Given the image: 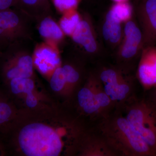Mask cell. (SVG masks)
<instances>
[{
    "instance_id": "1",
    "label": "cell",
    "mask_w": 156,
    "mask_h": 156,
    "mask_svg": "<svg viewBox=\"0 0 156 156\" xmlns=\"http://www.w3.org/2000/svg\"><path fill=\"white\" fill-rule=\"evenodd\" d=\"M41 119L22 125L16 132L14 145L27 156H58L76 151L83 132L74 122Z\"/></svg>"
},
{
    "instance_id": "2",
    "label": "cell",
    "mask_w": 156,
    "mask_h": 156,
    "mask_svg": "<svg viewBox=\"0 0 156 156\" xmlns=\"http://www.w3.org/2000/svg\"><path fill=\"white\" fill-rule=\"evenodd\" d=\"M97 129L122 156H156L123 115L115 109L98 120Z\"/></svg>"
},
{
    "instance_id": "3",
    "label": "cell",
    "mask_w": 156,
    "mask_h": 156,
    "mask_svg": "<svg viewBox=\"0 0 156 156\" xmlns=\"http://www.w3.org/2000/svg\"><path fill=\"white\" fill-rule=\"evenodd\" d=\"M122 110L134 131L144 140L156 156V109L146 98L132 95Z\"/></svg>"
},
{
    "instance_id": "4",
    "label": "cell",
    "mask_w": 156,
    "mask_h": 156,
    "mask_svg": "<svg viewBox=\"0 0 156 156\" xmlns=\"http://www.w3.org/2000/svg\"><path fill=\"white\" fill-rule=\"evenodd\" d=\"M24 42L10 45L0 53V75L5 83L14 78L33 77V54Z\"/></svg>"
},
{
    "instance_id": "5",
    "label": "cell",
    "mask_w": 156,
    "mask_h": 156,
    "mask_svg": "<svg viewBox=\"0 0 156 156\" xmlns=\"http://www.w3.org/2000/svg\"><path fill=\"white\" fill-rule=\"evenodd\" d=\"M33 20L19 9L0 11V48L31 39Z\"/></svg>"
},
{
    "instance_id": "6",
    "label": "cell",
    "mask_w": 156,
    "mask_h": 156,
    "mask_svg": "<svg viewBox=\"0 0 156 156\" xmlns=\"http://www.w3.org/2000/svg\"><path fill=\"white\" fill-rule=\"evenodd\" d=\"M96 73L104 89L112 101L115 109L122 110L132 96L134 84L132 78L117 66H105Z\"/></svg>"
},
{
    "instance_id": "7",
    "label": "cell",
    "mask_w": 156,
    "mask_h": 156,
    "mask_svg": "<svg viewBox=\"0 0 156 156\" xmlns=\"http://www.w3.org/2000/svg\"><path fill=\"white\" fill-rule=\"evenodd\" d=\"M143 48L142 31L134 16L125 23L122 39L115 57L117 67L129 73L134 62L139 59Z\"/></svg>"
},
{
    "instance_id": "8",
    "label": "cell",
    "mask_w": 156,
    "mask_h": 156,
    "mask_svg": "<svg viewBox=\"0 0 156 156\" xmlns=\"http://www.w3.org/2000/svg\"><path fill=\"white\" fill-rule=\"evenodd\" d=\"M70 37L80 56L94 58L101 55V44L89 15H82L80 21Z\"/></svg>"
},
{
    "instance_id": "9",
    "label": "cell",
    "mask_w": 156,
    "mask_h": 156,
    "mask_svg": "<svg viewBox=\"0 0 156 156\" xmlns=\"http://www.w3.org/2000/svg\"><path fill=\"white\" fill-rule=\"evenodd\" d=\"M134 17L142 31L144 48L156 45V0H134Z\"/></svg>"
},
{
    "instance_id": "10",
    "label": "cell",
    "mask_w": 156,
    "mask_h": 156,
    "mask_svg": "<svg viewBox=\"0 0 156 156\" xmlns=\"http://www.w3.org/2000/svg\"><path fill=\"white\" fill-rule=\"evenodd\" d=\"M77 151L80 156H119L97 129L95 131H84Z\"/></svg>"
},
{
    "instance_id": "11",
    "label": "cell",
    "mask_w": 156,
    "mask_h": 156,
    "mask_svg": "<svg viewBox=\"0 0 156 156\" xmlns=\"http://www.w3.org/2000/svg\"><path fill=\"white\" fill-rule=\"evenodd\" d=\"M33 58L34 67L42 75L47 76L50 77L62 63L58 48L46 42L36 46Z\"/></svg>"
},
{
    "instance_id": "12",
    "label": "cell",
    "mask_w": 156,
    "mask_h": 156,
    "mask_svg": "<svg viewBox=\"0 0 156 156\" xmlns=\"http://www.w3.org/2000/svg\"><path fill=\"white\" fill-rule=\"evenodd\" d=\"M136 76L144 91H149L156 87V45L143 49Z\"/></svg>"
},
{
    "instance_id": "13",
    "label": "cell",
    "mask_w": 156,
    "mask_h": 156,
    "mask_svg": "<svg viewBox=\"0 0 156 156\" xmlns=\"http://www.w3.org/2000/svg\"><path fill=\"white\" fill-rule=\"evenodd\" d=\"M95 73L89 74L84 86L78 91L77 100L78 106L83 114L99 120L102 115L95 94Z\"/></svg>"
},
{
    "instance_id": "14",
    "label": "cell",
    "mask_w": 156,
    "mask_h": 156,
    "mask_svg": "<svg viewBox=\"0 0 156 156\" xmlns=\"http://www.w3.org/2000/svg\"><path fill=\"white\" fill-rule=\"evenodd\" d=\"M122 25V23L109 9L104 19L101 33L105 44L112 49H117L122 41L123 34Z\"/></svg>"
},
{
    "instance_id": "15",
    "label": "cell",
    "mask_w": 156,
    "mask_h": 156,
    "mask_svg": "<svg viewBox=\"0 0 156 156\" xmlns=\"http://www.w3.org/2000/svg\"><path fill=\"white\" fill-rule=\"evenodd\" d=\"M37 23L39 34L44 42L58 48L64 41L66 36L58 23L55 21L52 16H47Z\"/></svg>"
},
{
    "instance_id": "16",
    "label": "cell",
    "mask_w": 156,
    "mask_h": 156,
    "mask_svg": "<svg viewBox=\"0 0 156 156\" xmlns=\"http://www.w3.org/2000/svg\"><path fill=\"white\" fill-rule=\"evenodd\" d=\"M14 8L25 13L37 23L53 14L49 0H17Z\"/></svg>"
},
{
    "instance_id": "17",
    "label": "cell",
    "mask_w": 156,
    "mask_h": 156,
    "mask_svg": "<svg viewBox=\"0 0 156 156\" xmlns=\"http://www.w3.org/2000/svg\"><path fill=\"white\" fill-rule=\"evenodd\" d=\"M66 78L67 88L66 95H71L80 83L83 73V67L78 62L67 61L62 63Z\"/></svg>"
},
{
    "instance_id": "18",
    "label": "cell",
    "mask_w": 156,
    "mask_h": 156,
    "mask_svg": "<svg viewBox=\"0 0 156 156\" xmlns=\"http://www.w3.org/2000/svg\"><path fill=\"white\" fill-rule=\"evenodd\" d=\"M9 92L17 97H21L34 92V81L32 78H17L10 80L5 83Z\"/></svg>"
},
{
    "instance_id": "19",
    "label": "cell",
    "mask_w": 156,
    "mask_h": 156,
    "mask_svg": "<svg viewBox=\"0 0 156 156\" xmlns=\"http://www.w3.org/2000/svg\"><path fill=\"white\" fill-rule=\"evenodd\" d=\"M82 15L77 9L68 11L63 14L59 22V26L66 36L70 37L80 21Z\"/></svg>"
},
{
    "instance_id": "20",
    "label": "cell",
    "mask_w": 156,
    "mask_h": 156,
    "mask_svg": "<svg viewBox=\"0 0 156 156\" xmlns=\"http://www.w3.org/2000/svg\"><path fill=\"white\" fill-rule=\"evenodd\" d=\"M15 115L14 106L6 98L0 95V129L9 127Z\"/></svg>"
},
{
    "instance_id": "21",
    "label": "cell",
    "mask_w": 156,
    "mask_h": 156,
    "mask_svg": "<svg viewBox=\"0 0 156 156\" xmlns=\"http://www.w3.org/2000/svg\"><path fill=\"white\" fill-rule=\"evenodd\" d=\"M110 9L122 23H125L134 16L133 5L128 2L115 3Z\"/></svg>"
},
{
    "instance_id": "22",
    "label": "cell",
    "mask_w": 156,
    "mask_h": 156,
    "mask_svg": "<svg viewBox=\"0 0 156 156\" xmlns=\"http://www.w3.org/2000/svg\"><path fill=\"white\" fill-rule=\"evenodd\" d=\"M50 88L54 92H63L66 94V78L61 65L56 68L50 76Z\"/></svg>"
},
{
    "instance_id": "23",
    "label": "cell",
    "mask_w": 156,
    "mask_h": 156,
    "mask_svg": "<svg viewBox=\"0 0 156 156\" xmlns=\"http://www.w3.org/2000/svg\"><path fill=\"white\" fill-rule=\"evenodd\" d=\"M58 12L63 14L68 11L77 9L81 0H51Z\"/></svg>"
},
{
    "instance_id": "24",
    "label": "cell",
    "mask_w": 156,
    "mask_h": 156,
    "mask_svg": "<svg viewBox=\"0 0 156 156\" xmlns=\"http://www.w3.org/2000/svg\"><path fill=\"white\" fill-rule=\"evenodd\" d=\"M25 103L27 106L29 108H34L37 106L38 101L36 95H35L34 92L27 94L25 96Z\"/></svg>"
},
{
    "instance_id": "25",
    "label": "cell",
    "mask_w": 156,
    "mask_h": 156,
    "mask_svg": "<svg viewBox=\"0 0 156 156\" xmlns=\"http://www.w3.org/2000/svg\"><path fill=\"white\" fill-rule=\"evenodd\" d=\"M17 3V0H0V11L14 8Z\"/></svg>"
},
{
    "instance_id": "26",
    "label": "cell",
    "mask_w": 156,
    "mask_h": 156,
    "mask_svg": "<svg viewBox=\"0 0 156 156\" xmlns=\"http://www.w3.org/2000/svg\"><path fill=\"white\" fill-rule=\"evenodd\" d=\"M149 91H150L149 93L146 98L156 109V87Z\"/></svg>"
},
{
    "instance_id": "27",
    "label": "cell",
    "mask_w": 156,
    "mask_h": 156,
    "mask_svg": "<svg viewBox=\"0 0 156 156\" xmlns=\"http://www.w3.org/2000/svg\"><path fill=\"white\" fill-rule=\"evenodd\" d=\"M115 2V3L123 2H128L129 0H112Z\"/></svg>"
},
{
    "instance_id": "28",
    "label": "cell",
    "mask_w": 156,
    "mask_h": 156,
    "mask_svg": "<svg viewBox=\"0 0 156 156\" xmlns=\"http://www.w3.org/2000/svg\"><path fill=\"white\" fill-rule=\"evenodd\" d=\"M2 49H1V48H0V53H1V50H2Z\"/></svg>"
}]
</instances>
